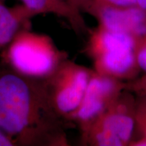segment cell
<instances>
[{
  "label": "cell",
  "instance_id": "ac0fdd59",
  "mask_svg": "<svg viewBox=\"0 0 146 146\" xmlns=\"http://www.w3.org/2000/svg\"><path fill=\"white\" fill-rule=\"evenodd\" d=\"M68 2L70 3L74 8L76 9V10L78 11H80L78 9V7H77V0H68Z\"/></svg>",
  "mask_w": 146,
  "mask_h": 146
},
{
  "label": "cell",
  "instance_id": "2e32d148",
  "mask_svg": "<svg viewBox=\"0 0 146 146\" xmlns=\"http://www.w3.org/2000/svg\"><path fill=\"white\" fill-rule=\"evenodd\" d=\"M131 146H146V137L142 136L141 138L137 140H131L129 145Z\"/></svg>",
  "mask_w": 146,
  "mask_h": 146
},
{
  "label": "cell",
  "instance_id": "4fadbf2b",
  "mask_svg": "<svg viewBox=\"0 0 146 146\" xmlns=\"http://www.w3.org/2000/svg\"><path fill=\"white\" fill-rule=\"evenodd\" d=\"M126 90L138 96H146V73L141 77L126 82Z\"/></svg>",
  "mask_w": 146,
  "mask_h": 146
},
{
  "label": "cell",
  "instance_id": "e0dca14e",
  "mask_svg": "<svg viewBox=\"0 0 146 146\" xmlns=\"http://www.w3.org/2000/svg\"><path fill=\"white\" fill-rule=\"evenodd\" d=\"M138 6L146 10V0H137Z\"/></svg>",
  "mask_w": 146,
  "mask_h": 146
},
{
  "label": "cell",
  "instance_id": "30bf717a",
  "mask_svg": "<svg viewBox=\"0 0 146 146\" xmlns=\"http://www.w3.org/2000/svg\"><path fill=\"white\" fill-rule=\"evenodd\" d=\"M34 16L23 4L8 7L0 3V52L20 29L30 26V20Z\"/></svg>",
  "mask_w": 146,
  "mask_h": 146
},
{
  "label": "cell",
  "instance_id": "52a82bcc",
  "mask_svg": "<svg viewBox=\"0 0 146 146\" xmlns=\"http://www.w3.org/2000/svg\"><path fill=\"white\" fill-rule=\"evenodd\" d=\"M92 60L95 72L119 81L135 79L141 70L137 62L134 50L131 49L109 51Z\"/></svg>",
  "mask_w": 146,
  "mask_h": 146
},
{
  "label": "cell",
  "instance_id": "9c48e42d",
  "mask_svg": "<svg viewBox=\"0 0 146 146\" xmlns=\"http://www.w3.org/2000/svg\"><path fill=\"white\" fill-rule=\"evenodd\" d=\"M88 34L85 52L91 58L109 51L134 50L135 39L129 34L114 31L100 25L96 29L89 30Z\"/></svg>",
  "mask_w": 146,
  "mask_h": 146
},
{
  "label": "cell",
  "instance_id": "8992f818",
  "mask_svg": "<svg viewBox=\"0 0 146 146\" xmlns=\"http://www.w3.org/2000/svg\"><path fill=\"white\" fill-rule=\"evenodd\" d=\"M101 26L131 35L135 40L146 36V10L136 5L129 8L106 7L93 16Z\"/></svg>",
  "mask_w": 146,
  "mask_h": 146
},
{
  "label": "cell",
  "instance_id": "5bb4252c",
  "mask_svg": "<svg viewBox=\"0 0 146 146\" xmlns=\"http://www.w3.org/2000/svg\"><path fill=\"white\" fill-rule=\"evenodd\" d=\"M136 5H138L137 0H107L106 4L104 8H106V7L129 8V7L136 6Z\"/></svg>",
  "mask_w": 146,
  "mask_h": 146
},
{
  "label": "cell",
  "instance_id": "9a60e30c",
  "mask_svg": "<svg viewBox=\"0 0 146 146\" xmlns=\"http://www.w3.org/2000/svg\"><path fill=\"white\" fill-rule=\"evenodd\" d=\"M16 144L10 137L0 129V146H15Z\"/></svg>",
  "mask_w": 146,
  "mask_h": 146
},
{
  "label": "cell",
  "instance_id": "7a4b0ae2",
  "mask_svg": "<svg viewBox=\"0 0 146 146\" xmlns=\"http://www.w3.org/2000/svg\"><path fill=\"white\" fill-rule=\"evenodd\" d=\"M68 54L60 50L47 35L23 27L0 52V60L17 72L35 78H45Z\"/></svg>",
  "mask_w": 146,
  "mask_h": 146
},
{
  "label": "cell",
  "instance_id": "d6986e66",
  "mask_svg": "<svg viewBox=\"0 0 146 146\" xmlns=\"http://www.w3.org/2000/svg\"><path fill=\"white\" fill-rule=\"evenodd\" d=\"M3 1H5V0H0V3H3Z\"/></svg>",
  "mask_w": 146,
  "mask_h": 146
},
{
  "label": "cell",
  "instance_id": "8fae6325",
  "mask_svg": "<svg viewBox=\"0 0 146 146\" xmlns=\"http://www.w3.org/2000/svg\"><path fill=\"white\" fill-rule=\"evenodd\" d=\"M139 98L136 101L135 111V127L142 136L146 137V96H139Z\"/></svg>",
  "mask_w": 146,
  "mask_h": 146
},
{
  "label": "cell",
  "instance_id": "3957f363",
  "mask_svg": "<svg viewBox=\"0 0 146 146\" xmlns=\"http://www.w3.org/2000/svg\"><path fill=\"white\" fill-rule=\"evenodd\" d=\"M93 72L67 58L43 78L49 103L62 119L67 121L79 105Z\"/></svg>",
  "mask_w": 146,
  "mask_h": 146
},
{
  "label": "cell",
  "instance_id": "ba28073f",
  "mask_svg": "<svg viewBox=\"0 0 146 146\" xmlns=\"http://www.w3.org/2000/svg\"><path fill=\"white\" fill-rule=\"evenodd\" d=\"M23 4L35 16L52 14L68 22L77 35L88 33L89 29L81 12L74 8L68 0H21Z\"/></svg>",
  "mask_w": 146,
  "mask_h": 146
},
{
  "label": "cell",
  "instance_id": "5b68a950",
  "mask_svg": "<svg viewBox=\"0 0 146 146\" xmlns=\"http://www.w3.org/2000/svg\"><path fill=\"white\" fill-rule=\"evenodd\" d=\"M135 104L132 93L125 90L84 132L89 129H96L106 135L118 146L128 145L135 127Z\"/></svg>",
  "mask_w": 146,
  "mask_h": 146
},
{
  "label": "cell",
  "instance_id": "6da1fadb",
  "mask_svg": "<svg viewBox=\"0 0 146 146\" xmlns=\"http://www.w3.org/2000/svg\"><path fill=\"white\" fill-rule=\"evenodd\" d=\"M64 122L49 103L43 78L25 75L0 60V129L16 146L68 145Z\"/></svg>",
  "mask_w": 146,
  "mask_h": 146
},
{
  "label": "cell",
  "instance_id": "277c9868",
  "mask_svg": "<svg viewBox=\"0 0 146 146\" xmlns=\"http://www.w3.org/2000/svg\"><path fill=\"white\" fill-rule=\"evenodd\" d=\"M126 82L100 75L94 70L79 105L67 122L78 125L81 133L126 90Z\"/></svg>",
  "mask_w": 146,
  "mask_h": 146
},
{
  "label": "cell",
  "instance_id": "7c38bea8",
  "mask_svg": "<svg viewBox=\"0 0 146 146\" xmlns=\"http://www.w3.org/2000/svg\"><path fill=\"white\" fill-rule=\"evenodd\" d=\"M134 52L139 67L146 73V36L135 40Z\"/></svg>",
  "mask_w": 146,
  "mask_h": 146
}]
</instances>
